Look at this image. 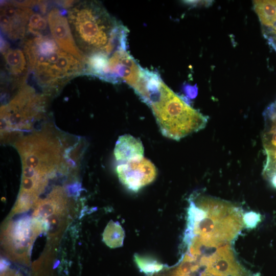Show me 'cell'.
Instances as JSON below:
<instances>
[{"mask_svg": "<svg viewBox=\"0 0 276 276\" xmlns=\"http://www.w3.org/2000/svg\"><path fill=\"white\" fill-rule=\"evenodd\" d=\"M67 17L75 43L86 57L97 53L110 56L126 49L127 30L100 2H73Z\"/></svg>", "mask_w": 276, "mask_h": 276, "instance_id": "obj_1", "label": "cell"}, {"mask_svg": "<svg viewBox=\"0 0 276 276\" xmlns=\"http://www.w3.org/2000/svg\"><path fill=\"white\" fill-rule=\"evenodd\" d=\"M135 93L151 108L162 134L175 140L206 126L208 118L174 93L153 72L146 71Z\"/></svg>", "mask_w": 276, "mask_h": 276, "instance_id": "obj_2", "label": "cell"}, {"mask_svg": "<svg viewBox=\"0 0 276 276\" xmlns=\"http://www.w3.org/2000/svg\"><path fill=\"white\" fill-rule=\"evenodd\" d=\"M22 42L29 71L46 96L58 92L76 76L85 74L86 64L62 50L52 37L31 36Z\"/></svg>", "mask_w": 276, "mask_h": 276, "instance_id": "obj_3", "label": "cell"}, {"mask_svg": "<svg viewBox=\"0 0 276 276\" xmlns=\"http://www.w3.org/2000/svg\"><path fill=\"white\" fill-rule=\"evenodd\" d=\"M199 203L206 215L199 221L188 223L187 239L195 234L204 244L216 246L220 242L232 240L241 229L242 217L236 208L208 197H201Z\"/></svg>", "mask_w": 276, "mask_h": 276, "instance_id": "obj_4", "label": "cell"}, {"mask_svg": "<svg viewBox=\"0 0 276 276\" xmlns=\"http://www.w3.org/2000/svg\"><path fill=\"white\" fill-rule=\"evenodd\" d=\"M22 169L35 176L48 179L63 162L59 140L47 132L33 133L15 143Z\"/></svg>", "mask_w": 276, "mask_h": 276, "instance_id": "obj_5", "label": "cell"}, {"mask_svg": "<svg viewBox=\"0 0 276 276\" xmlns=\"http://www.w3.org/2000/svg\"><path fill=\"white\" fill-rule=\"evenodd\" d=\"M47 96L36 93L28 85L18 89L15 96L1 108L3 132L30 129L41 117L47 104Z\"/></svg>", "mask_w": 276, "mask_h": 276, "instance_id": "obj_6", "label": "cell"}, {"mask_svg": "<svg viewBox=\"0 0 276 276\" xmlns=\"http://www.w3.org/2000/svg\"><path fill=\"white\" fill-rule=\"evenodd\" d=\"M44 228L34 218H24L10 224L4 234V245L12 259L27 262L36 237Z\"/></svg>", "mask_w": 276, "mask_h": 276, "instance_id": "obj_7", "label": "cell"}, {"mask_svg": "<svg viewBox=\"0 0 276 276\" xmlns=\"http://www.w3.org/2000/svg\"><path fill=\"white\" fill-rule=\"evenodd\" d=\"M33 12L28 1L2 3L0 19L3 34L11 41H22L26 37L28 22Z\"/></svg>", "mask_w": 276, "mask_h": 276, "instance_id": "obj_8", "label": "cell"}, {"mask_svg": "<svg viewBox=\"0 0 276 276\" xmlns=\"http://www.w3.org/2000/svg\"><path fill=\"white\" fill-rule=\"evenodd\" d=\"M117 172L122 183L134 192L152 182L157 175L154 164L144 157L119 165Z\"/></svg>", "mask_w": 276, "mask_h": 276, "instance_id": "obj_9", "label": "cell"}, {"mask_svg": "<svg viewBox=\"0 0 276 276\" xmlns=\"http://www.w3.org/2000/svg\"><path fill=\"white\" fill-rule=\"evenodd\" d=\"M142 70L126 49H119L108 57L107 81L116 83L122 80L133 89L140 80Z\"/></svg>", "mask_w": 276, "mask_h": 276, "instance_id": "obj_10", "label": "cell"}, {"mask_svg": "<svg viewBox=\"0 0 276 276\" xmlns=\"http://www.w3.org/2000/svg\"><path fill=\"white\" fill-rule=\"evenodd\" d=\"M58 7H52L48 11L47 19L52 38L64 52L86 63L87 57L78 48L71 28L64 12Z\"/></svg>", "mask_w": 276, "mask_h": 276, "instance_id": "obj_11", "label": "cell"}, {"mask_svg": "<svg viewBox=\"0 0 276 276\" xmlns=\"http://www.w3.org/2000/svg\"><path fill=\"white\" fill-rule=\"evenodd\" d=\"M67 203L64 189L56 187L47 197L36 202L32 217L48 227L58 226L66 211Z\"/></svg>", "mask_w": 276, "mask_h": 276, "instance_id": "obj_12", "label": "cell"}, {"mask_svg": "<svg viewBox=\"0 0 276 276\" xmlns=\"http://www.w3.org/2000/svg\"><path fill=\"white\" fill-rule=\"evenodd\" d=\"M1 51L7 80L11 85L19 89L25 85L29 67L24 51L12 48L3 38H1Z\"/></svg>", "mask_w": 276, "mask_h": 276, "instance_id": "obj_13", "label": "cell"}, {"mask_svg": "<svg viewBox=\"0 0 276 276\" xmlns=\"http://www.w3.org/2000/svg\"><path fill=\"white\" fill-rule=\"evenodd\" d=\"M144 149L141 141L129 134L120 136L114 149L117 160L122 163L144 157Z\"/></svg>", "mask_w": 276, "mask_h": 276, "instance_id": "obj_14", "label": "cell"}, {"mask_svg": "<svg viewBox=\"0 0 276 276\" xmlns=\"http://www.w3.org/2000/svg\"><path fill=\"white\" fill-rule=\"evenodd\" d=\"M253 5L262 28L269 27L276 21V0L254 1Z\"/></svg>", "mask_w": 276, "mask_h": 276, "instance_id": "obj_15", "label": "cell"}, {"mask_svg": "<svg viewBox=\"0 0 276 276\" xmlns=\"http://www.w3.org/2000/svg\"><path fill=\"white\" fill-rule=\"evenodd\" d=\"M103 241L111 248H118L123 244L125 232L118 222L110 220L106 225L102 234Z\"/></svg>", "mask_w": 276, "mask_h": 276, "instance_id": "obj_16", "label": "cell"}, {"mask_svg": "<svg viewBox=\"0 0 276 276\" xmlns=\"http://www.w3.org/2000/svg\"><path fill=\"white\" fill-rule=\"evenodd\" d=\"M134 261L139 269L147 274L158 272L164 267V265L157 260L136 254L134 255Z\"/></svg>", "mask_w": 276, "mask_h": 276, "instance_id": "obj_17", "label": "cell"}, {"mask_svg": "<svg viewBox=\"0 0 276 276\" xmlns=\"http://www.w3.org/2000/svg\"><path fill=\"white\" fill-rule=\"evenodd\" d=\"M48 25V19L38 12H33L31 15L27 27V33L32 36L45 35Z\"/></svg>", "mask_w": 276, "mask_h": 276, "instance_id": "obj_18", "label": "cell"}, {"mask_svg": "<svg viewBox=\"0 0 276 276\" xmlns=\"http://www.w3.org/2000/svg\"><path fill=\"white\" fill-rule=\"evenodd\" d=\"M242 220L246 228L252 229L261 221L262 216L260 213L251 211L244 213Z\"/></svg>", "mask_w": 276, "mask_h": 276, "instance_id": "obj_19", "label": "cell"}, {"mask_svg": "<svg viewBox=\"0 0 276 276\" xmlns=\"http://www.w3.org/2000/svg\"><path fill=\"white\" fill-rule=\"evenodd\" d=\"M262 30L268 44L276 52V21L269 27L262 28Z\"/></svg>", "mask_w": 276, "mask_h": 276, "instance_id": "obj_20", "label": "cell"}, {"mask_svg": "<svg viewBox=\"0 0 276 276\" xmlns=\"http://www.w3.org/2000/svg\"><path fill=\"white\" fill-rule=\"evenodd\" d=\"M1 276H22L17 271L9 268L7 265L3 264Z\"/></svg>", "mask_w": 276, "mask_h": 276, "instance_id": "obj_21", "label": "cell"}, {"mask_svg": "<svg viewBox=\"0 0 276 276\" xmlns=\"http://www.w3.org/2000/svg\"><path fill=\"white\" fill-rule=\"evenodd\" d=\"M187 4L193 6H209L212 4V1H183Z\"/></svg>", "mask_w": 276, "mask_h": 276, "instance_id": "obj_22", "label": "cell"}]
</instances>
